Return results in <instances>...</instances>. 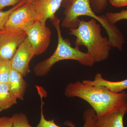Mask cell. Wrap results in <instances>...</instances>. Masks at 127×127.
Masks as SVG:
<instances>
[{
    "mask_svg": "<svg viewBox=\"0 0 127 127\" xmlns=\"http://www.w3.org/2000/svg\"><path fill=\"white\" fill-rule=\"evenodd\" d=\"M64 94L67 97H78L86 101L95 111L97 118L107 116L127 102L125 91L116 93L104 86H92L80 81L68 84Z\"/></svg>",
    "mask_w": 127,
    "mask_h": 127,
    "instance_id": "cell-1",
    "label": "cell"
},
{
    "mask_svg": "<svg viewBox=\"0 0 127 127\" xmlns=\"http://www.w3.org/2000/svg\"><path fill=\"white\" fill-rule=\"evenodd\" d=\"M64 17L61 26L64 28L74 29L79 25V17L87 16L95 19L104 28L111 46L122 51L125 38L119 29L108 20L106 15L98 16L91 7L90 0H64Z\"/></svg>",
    "mask_w": 127,
    "mask_h": 127,
    "instance_id": "cell-2",
    "label": "cell"
},
{
    "mask_svg": "<svg viewBox=\"0 0 127 127\" xmlns=\"http://www.w3.org/2000/svg\"><path fill=\"white\" fill-rule=\"evenodd\" d=\"M77 28L70 29L69 34L76 37L75 46H84L87 52L96 62L108 59L112 46L108 38L103 37L101 33L100 24L95 19L89 21L79 19Z\"/></svg>",
    "mask_w": 127,
    "mask_h": 127,
    "instance_id": "cell-3",
    "label": "cell"
},
{
    "mask_svg": "<svg viewBox=\"0 0 127 127\" xmlns=\"http://www.w3.org/2000/svg\"><path fill=\"white\" fill-rule=\"evenodd\" d=\"M61 21V19L56 17L52 21L57 33V46L51 56L37 64L34 66V72L36 76L47 75L55 64L63 60H75L87 66H92L95 63L93 58L87 52L81 51L79 47H72L68 39H64L60 28Z\"/></svg>",
    "mask_w": 127,
    "mask_h": 127,
    "instance_id": "cell-4",
    "label": "cell"
},
{
    "mask_svg": "<svg viewBox=\"0 0 127 127\" xmlns=\"http://www.w3.org/2000/svg\"><path fill=\"white\" fill-rule=\"evenodd\" d=\"M36 21L31 1H27L9 16L4 28L26 32Z\"/></svg>",
    "mask_w": 127,
    "mask_h": 127,
    "instance_id": "cell-5",
    "label": "cell"
},
{
    "mask_svg": "<svg viewBox=\"0 0 127 127\" xmlns=\"http://www.w3.org/2000/svg\"><path fill=\"white\" fill-rule=\"evenodd\" d=\"M26 32L5 28L0 31V59L11 60L26 38Z\"/></svg>",
    "mask_w": 127,
    "mask_h": 127,
    "instance_id": "cell-6",
    "label": "cell"
},
{
    "mask_svg": "<svg viewBox=\"0 0 127 127\" xmlns=\"http://www.w3.org/2000/svg\"><path fill=\"white\" fill-rule=\"evenodd\" d=\"M28 40L35 56L46 51L50 44L52 32L49 27L38 21H36L26 32Z\"/></svg>",
    "mask_w": 127,
    "mask_h": 127,
    "instance_id": "cell-7",
    "label": "cell"
},
{
    "mask_svg": "<svg viewBox=\"0 0 127 127\" xmlns=\"http://www.w3.org/2000/svg\"><path fill=\"white\" fill-rule=\"evenodd\" d=\"M35 56L34 50L26 37L11 59L12 68L25 76L30 72V63Z\"/></svg>",
    "mask_w": 127,
    "mask_h": 127,
    "instance_id": "cell-8",
    "label": "cell"
},
{
    "mask_svg": "<svg viewBox=\"0 0 127 127\" xmlns=\"http://www.w3.org/2000/svg\"><path fill=\"white\" fill-rule=\"evenodd\" d=\"M63 0H34L32 1L36 21L46 24L49 19L52 21L56 17L55 14L60 8Z\"/></svg>",
    "mask_w": 127,
    "mask_h": 127,
    "instance_id": "cell-9",
    "label": "cell"
},
{
    "mask_svg": "<svg viewBox=\"0 0 127 127\" xmlns=\"http://www.w3.org/2000/svg\"><path fill=\"white\" fill-rule=\"evenodd\" d=\"M41 104V117L39 122L36 127H61L57 125L54 119L47 120L45 118L43 113V102L42 96H40ZM84 125L82 127H94L97 119L95 112L92 108L87 109L84 111L83 116ZM64 125L70 127H76L72 122L66 121L64 123Z\"/></svg>",
    "mask_w": 127,
    "mask_h": 127,
    "instance_id": "cell-10",
    "label": "cell"
},
{
    "mask_svg": "<svg viewBox=\"0 0 127 127\" xmlns=\"http://www.w3.org/2000/svg\"><path fill=\"white\" fill-rule=\"evenodd\" d=\"M127 113V102L108 114L97 118L94 127H125L123 120Z\"/></svg>",
    "mask_w": 127,
    "mask_h": 127,
    "instance_id": "cell-11",
    "label": "cell"
},
{
    "mask_svg": "<svg viewBox=\"0 0 127 127\" xmlns=\"http://www.w3.org/2000/svg\"><path fill=\"white\" fill-rule=\"evenodd\" d=\"M23 75L12 69L8 85L10 91L17 99L24 100L27 84Z\"/></svg>",
    "mask_w": 127,
    "mask_h": 127,
    "instance_id": "cell-12",
    "label": "cell"
},
{
    "mask_svg": "<svg viewBox=\"0 0 127 127\" xmlns=\"http://www.w3.org/2000/svg\"><path fill=\"white\" fill-rule=\"evenodd\" d=\"M82 82L92 86H104L109 91L116 93H119L127 89V79L120 81H111L103 78L100 73H97L95 75L93 81L84 80Z\"/></svg>",
    "mask_w": 127,
    "mask_h": 127,
    "instance_id": "cell-13",
    "label": "cell"
},
{
    "mask_svg": "<svg viewBox=\"0 0 127 127\" xmlns=\"http://www.w3.org/2000/svg\"><path fill=\"white\" fill-rule=\"evenodd\" d=\"M17 100L10 91L8 84L0 83V112L16 104Z\"/></svg>",
    "mask_w": 127,
    "mask_h": 127,
    "instance_id": "cell-14",
    "label": "cell"
},
{
    "mask_svg": "<svg viewBox=\"0 0 127 127\" xmlns=\"http://www.w3.org/2000/svg\"><path fill=\"white\" fill-rule=\"evenodd\" d=\"M12 69L11 60L0 59V83L8 84Z\"/></svg>",
    "mask_w": 127,
    "mask_h": 127,
    "instance_id": "cell-15",
    "label": "cell"
},
{
    "mask_svg": "<svg viewBox=\"0 0 127 127\" xmlns=\"http://www.w3.org/2000/svg\"><path fill=\"white\" fill-rule=\"evenodd\" d=\"M12 127H33L30 125L27 116L25 114L15 113L12 116Z\"/></svg>",
    "mask_w": 127,
    "mask_h": 127,
    "instance_id": "cell-16",
    "label": "cell"
},
{
    "mask_svg": "<svg viewBox=\"0 0 127 127\" xmlns=\"http://www.w3.org/2000/svg\"><path fill=\"white\" fill-rule=\"evenodd\" d=\"M106 16L111 24L115 25L118 21L127 20V10H123L119 12H107Z\"/></svg>",
    "mask_w": 127,
    "mask_h": 127,
    "instance_id": "cell-17",
    "label": "cell"
},
{
    "mask_svg": "<svg viewBox=\"0 0 127 127\" xmlns=\"http://www.w3.org/2000/svg\"><path fill=\"white\" fill-rule=\"evenodd\" d=\"M27 1V0H24L22 2L13 6L12 8L6 11H0V31L4 29L5 25L11 14L16 9L23 5Z\"/></svg>",
    "mask_w": 127,
    "mask_h": 127,
    "instance_id": "cell-18",
    "label": "cell"
},
{
    "mask_svg": "<svg viewBox=\"0 0 127 127\" xmlns=\"http://www.w3.org/2000/svg\"><path fill=\"white\" fill-rule=\"evenodd\" d=\"M90 4L95 13L100 14L103 12L106 9L107 0H90Z\"/></svg>",
    "mask_w": 127,
    "mask_h": 127,
    "instance_id": "cell-19",
    "label": "cell"
},
{
    "mask_svg": "<svg viewBox=\"0 0 127 127\" xmlns=\"http://www.w3.org/2000/svg\"><path fill=\"white\" fill-rule=\"evenodd\" d=\"M24 0H0V11L7 6H15Z\"/></svg>",
    "mask_w": 127,
    "mask_h": 127,
    "instance_id": "cell-20",
    "label": "cell"
},
{
    "mask_svg": "<svg viewBox=\"0 0 127 127\" xmlns=\"http://www.w3.org/2000/svg\"><path fill=\"white\" fill-rule=\"evenodd\" d=\"M12 117L2 116L0 117V127H12Z\"/></svg>",
    "mask_w": 127,
    "mask_h": 127,
    "instance_id": "cell-21",
    "label": "cell"
},
{
    "mask_svg": "<svg viewBox=\"0 0 127 127\" xmlns=\"http://www.w3.org/2000/svg\"><path fill=\"white\" fill-rule=\"evenodd\" d=\"M109 3L116 7L127 6V0H109Z\"/></svg>",
    "mask_w": 127,
    "mask_h": 127,
    "instance_id": "cell-22",
    "label": "cell"
},
{
    "mask_svg": "<svg viewBox=\"0 0 127 127\" xmlns=\"http://www.w3.org/2000/svg\"><path fill=\"white\" fill-rule=\"evenodd\" d=\"M28 1H32L34 0H27Z\"/></svg>",
    "mask_w": 127,
    "mask_h": 127,
    "instance_id": "cell-23",
    "label": "cell"
}]
</instances>
